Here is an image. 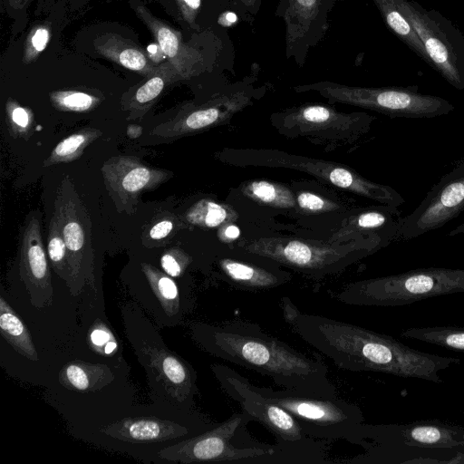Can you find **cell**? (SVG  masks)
Returning <instances> with one entry per match:
<instances>
[{
	"mask_svg": "<svg viewBox=\"0 0 464 464\" xmlns=\"http://www.w3.org/2000/svg\"><path fill=\"white\" fill-rule=\"evenodd\" d=\"M172 228L173 224L170 220H162L151 227L150 231V237L155 240L164 238L170 233Z\"/></svg>",
	"mask_w": 464,
	"mask_h": 464,
	"instance_id": "cell-39",
	"label": "cell"
},
{
	"mask_svg": "<svg viewBox=\"0 0 464 464\" xmlns=\"http://www.w3.org/2000/svg\"><path fill=\"white\" fill-rule=\"evenodd\" d=\"M51 39V26L47 23L35 24L29 32L24 46L23 62L32 63L45 49Z\"/></svg>",
	"mask_w": 464,
	"mask_h": 464,
	"instance_id": "cell-25",
	"label": "cell"
},
{
	"mask_svg": "<svg viewBox=\"0 0 464 464\" xmlns=\"http://www.w3.org/2000/svg\"><path fill=\"white\" fill-rule=\"evenodd\" d=\"M12 121L20 128H26L29 123L28 112L22 107L16 106L13 109Z\"/></svg>",
	"mask_w": 464,
	"mask_h": 464,
	"instance_id": "cell-40",
	"label": "cell"
},
{
	"mask_svg": "<svg viewBox=\"0 0 464 464\" xmlns=\"http://www.w3.org/2000/svg\"><path fill=\"white\" fill-rule=\"evenodd\" d=\"M218 267L220 276L226 282L246 291L272 289L289 280L285 272L228 257L220 259Z\"/></svg>",
	"mask_w": 464,
	"mask_h": 464,
	"instance_id": "cell-17",
	"label": "cell"
},
{
	"mask_svg": "<svg viewBox=\"0 0 464 464\" xmlns=\"http://www.w3.org/2000/svg\"><path fill=\"white\" fill-rule=\"evenodd\" d=\"M399 4L422 41L432 68L452 87L464 92V34L435 9H426L413 0H399Z\"/></svg>",
	"mask_w": 464,
	"mask_h": 464,
	"instance_id": "cell-8",
	"label": "cell"
},
{
	"mask_svg": "<svg viewBox=\"0 0 464 464\" xmlns=\"http://www.w3.org/2000/svg\"><path fill=\"white\" fill-rule=\"evenodd\" d=\"M175 3L179 18L188 30L194 34L208 30L199 22L205 9V0H175Z\"/></svg>",
	"mask_w": 464,
	"mask_h": 464,
	"instance_id": "cell-28",
	"label": "cell"
},
{
	"mask_svg": "<svg viewBox=\"0 0 464 464\" xmlns=\"http://www.w3.org/2000/svg\"><path fill=\"white\" fill-rule=\"evenodd\" d=\"M89 136L90 133H75L62 140L53 152V160H64L72 158L86 144Z\"/></svg>",
	"mask_w": 464,
	"mask_h": 464,
	"instance_id": "cell-31",
	"label": "cell"
},
{
	"mask_svg": "<svg viewBox=\"0 0 464 464\" xmlns=\"http://www.w3.org/2000/svg\"><path fill=\"white\" fill-rule=\"evenodd\" d=\"M88 341L96 353L103 355L112 353L117 348L114 335L103 323H97L91 328Z\"/></svg>",
	"mask_w": 464,
	"mask_h": 464,
	"instance_id": "cell-29",
	"label": "cell"
},
{
	"mask_svg": "<svg viewBox=\"0 0 464 464\" xmlns=\"http://www.w3.org/2000/svg\"><path fill=\"white\" fill-rule=\"evenodd\" d=\"M141 266L162 309L170 317L177 314L180 308V296L176 283L166 273L149 264H142Z\"/></svg>",
	"mask_w": 464,
	"mask_h": 464,
	"instance_id": "cell-23",
	"label": "cell"
},
{
	"mask_svg": "<svg viewBox=\"0 0 464 464\" xmlns=\"http://www.w3.org/2000/svg\"><path fill=\"white\" fill-rule=\"evenodd\" d=\"M459 234H464V221L461 222L459 226H457L455 228H453L450 233V237H455Z\"/></svg>",
	"mask_w": 464,
	"mask_h": 464,
	"instance_id": "cell-42",
	"label": "cell"
},
{
	"mask_svg": "<svg viewBox=\"0 0 464 464\" xmlns=\"http://www.w3.org/2000/svg\"><path fill=\"white\" fill-rule=\"evenodd\" d=\"M54 207L67 249V285L76 295L85 284L94 287V251L89 215L68 177L62 182Z\"/></svg>",
	"mask_w": 464,
	"mask_h": 464,
	"instance_id": "cell-9",
	"label": "cell"
},
{
	"mask_svg": "<svg viewBox=\"0 0 464 464\" xmlns=\"http://www.w3.org/2000/svg\"><path fill=\"white\" fill-rule=\"evenodd\" d=\"M460 1H463V2H464V0H460Z\"/></svg>",
	"mask_w": 464,
	"mask_h": 464,
	"instance_id": "cell-45",
	"label": "cell"
},
{
	"mask_svg": "<svg viewBox=\"0 0 464 464\" xmlns=\"http://www.w3.org/2000/svg\"><path fill=\"white\" fill-rule=\"evenodd\" d=\"M229 9L245 23L253 24L263 0H228Z\"/></svg>",
	"mask_w": 464,
	"mask_h": 464,
	"instance_id": "cell-33",
	"label": "cell"
},
{
	"mask_svg": "<svg viewBox=\"0 0 464 464\" xmlns=\"http://www.w3.org/2000/svg\"><path fill=\"white\" fill-rule=\"evenodd\" d=\"M297 201L301 208L309 210H319L324 207V201L320 197L308 192L301 193Z\"/></svg>",
	"mask_w": 464,
	"mask_h": 464,
	"instance_id": "cell-38",
	"label": "cell"
},
{
	"mask_svg": "<svg viewBox=\"0 0 464 464\" xmlns=\"http://www.w3.org/2000/svg\"><path fill=\"white\" fill-rule=\"evenodd\" d=\"M464 293V268L426 267L351 283L334 297L359 306H401Z\"/></svg>",
	"mask_w": 464,
	"mask_h": 464,
	"instance_id": "cell-4",
	"label": "cell"
},
{
	"mask_svg": "<svg viewBox=\"0 0 464 464\" xmlns=\"http://www.w3.org/2000/svg\"><path fill=\"white\" fill-rule=\"evenodd\" d=\"M152 179V172L142 166L131 169L122 179L121 188L126 192H138L145 188Z\"/></svg>",
	"mask_w": 464,
	"mask_h": 464,
	"instance_id": "cell-32",
	"label": "cell"
},
{
	"mask_svg": "<svg viewBox=\"0 0 464 464\" xmlns=\"http://www.w3.org/2000/svg\"><path fill=\"white\" fill-rule=\"evenodd\" d=\"M93 44L96 52L104 58L145 76L152 75L160 67L150 61L139 45L119 34H104L97 37Z\"/></svg>",
	"mask_w": 464,
	"mask_h": 464,
	"instance_id": "cell-18",
	"label": "cell"
},
{
	"mask_svg": "<svg viewBox=\"0 0 464 464\" xmlns=\"http://www.w3.org/2000/svg\"><path fill=\"white\" fill-rule=\"evenodd\" d=\"M223 1L227 2L229 4L228 0H223Z\"/></svg>",
	"mask_w": 464,
	"mask_h": 464,
	"instance_id": "cell-44",
	"label": "cell"
},
{
	"mask_svg": "<svg viewBox=\"0 0 464 464\" xmlns=\"http://www.w3.org/2000/svg\"><path fill=\"white\" fill-rule=\"evenodd\" d=\"M285 323L304 342L340 369L375 372L442 382L439 372L460 359L411 348L384 334L300 311L288 296L280 301Z\"/></svg>",
	"mask_w": 464,
	"mask_h": 464,
	"instance_id": "cell-1",
	"label": "cell"
},
{
	"mask_svg": "<svg viewBox=\"0 0 464 464\" xmlns=\"http://www.w3.org/2000/svg\"><path fill=\"white\" fill-rule=\"evenodd\" d=\"M297 91H317L334 101L347 102L378 111L391 117L430 119L450 113L448 100L418 92V87H351L332 82L296 87Z\"/></svg>",
	"mask_w": 464,
	"mask_h": 464,
	"instance_id": "cell-7",
	"label": "cell"
},
{
	"mask_svg": "<svg viewBox=\"0 0 464 464\" xmlns=\"http://www.w3.org/2000/svg\"><path fill=\"white\" fill-rule=\"evenodd\" d=\"M50 96L54 105L72 111H88L98 102L96 97L77 91L54 92Z\"/></svg>",
	"mask_w": 464,
	"mask_h": 464,
	"instance_id": "cell-27",
	"label": "cell"
},
{
	"mask_svg": "<svg viewBox=\"0 0 464 464\" xmlns=\"http://www.w3.org/2000/svg\"><path fill=\"white\" fill-rule=\"evenodd\" d=\"M11 6L14 8H22L28 2V0H8Z\"/></svg>",
	"mask_w": 464,
	"mask_h": 464,
	"instance_id": "cell-43",
	"label": "cell"
},
{
	"mask_svg": "<svg viewBox=\"0 0 464 464\" xmlns=\"http://www.w3.org/2000/svg\"><path fill=\"white\" fill-rule=\"evenodd\" d=\"M225 234H226V236L227 237L235 239V238L238 237V236L240 234V231H239L237 227H236V226H229L226 229Z\"/></svg>",
	"mask_w": 464,
	"mask_h": 464,
	"instance_id": "cell-41",
	"label": "cell"
},
{
	"mask_svg": "<svg viewBox=\"0 0 464 464\" xmlns=\"http://www.w3.org/2000/svg\"><path fill=\"white\" fill-rule=\"evenodd\" d=\"M388 29L422 61L432 67L422 41L400 8L399 0H372Z\"/></svg>",
	"mask_w": 464,
	"mask_h": 464,
	"instance_id": "cell-20",
	"label": "cell"
},
{
	"mask_svg": "<svg viewBox=\"0 0 464 464\" xmlns=\"http://www.w3.org/2000/svg\"><path fill=\"white\" fill-rule=\"evenodd\" d=\"M401 336L464 353V327L461 326L409 327L401 332Z\"/></svg>",
	"mask_w": 464,
	"mask_h": 464,
	"instance_id": "cell-22",
	"label": "cell"
},
{
	"mask_svg": "<svg viewBox=\"0 0 464 464\" xmlns=\"http://www.w3.org/2000/svg\"><path fill=\"white\" fill-rule=\"evenodd\" d=\"M337 0H278L275 15L285 24V54L303 67L311 49L324 38Z\"/></svg>",
	"mask_w": 464,
	"mask_h": 464,
	"instance_id": "cell-10",
	"label": "cell"
},
{
	"mask_svg": "<svg viewBox=\"0 0 464 464\" xmlns=\"http://www.w3.org/2000/svg\"><path fill=\"white\" fill-rule=\"evenodd\" d=\"M142 352L170 395L181 405L191 406L198 391L196 372L191 365L165 348L146 346Z\"/></svg>",
	"mask_w": 464,
	"mask_h": 464,
	"instance_id": "cell-15",
	"label": "cell"
},
{
	"mask_svg": "<svg viewBox=\"0 0 464 464\" xmlns=\"http://www.w3.org/2000/svg\"><path fill=\"white\" fill-rule=\"evenodd\" d=\"M253 419L246 412L233 413L226 420L177 444L164 448L160 458L172 462L232 461L260 464L276 453V445L256 440L247 430Z\"/></svg>",
	"mask_w": 464,
	"mask_h": 464,
	"instance_id": "cell-5",
	"label": "cell"
},
{
	"mask_svg": "<svg viewBox=\"0 0 464 464\" xmlns=\"http://www.w3.org/2000/svg\"><path fill=\"white\" fill-rule=\"evenodd\" d=\"M227 218L225 208L214 202L201 200L188 214V219L194 224L208 227H217Z\"/></svg>",
	"mask_w": 464,
	"mask_h": 464,
	"instance_id": "cell-26",
	"label": "cell"
},
{
	"mask_svg": "<svg viewBox=\"0 0 464 464\" xmlns=\"http://www.w3.org/2000/svg\"><path fill=\"white\" fill-rule=\"evenodd\" d=\"M253 387L285 409L308 437L359 444L364 417L358 405L337 397L319 398L287 389L274 390L254 384Z\"/></svg>",
	"mask_w": 464,
	"mask_h": 464,
	"instance_id": "cell-6",
	"label": "cell"
},
{
	"mask_svg": "<svg viewBox=\"0 0 464 464\" xmlns=\"http://www.w3.org/2000/svg\"><path fill=\"white\" fill-rule=\"evenodd\" d=\"M116 440L131 442H158L177 439L190 433V428L155 417L125 418L102 429Z\"/></svg>",
	"mask_w": 464,
	"mask_h": 464,
	"instance_id": "cell-16",
	"label": "cell"
},
{
	"mask_svg": "<svg viewBox=\"0 0 464 464\" xmlns=\"http://www.w3.org/2000/svg\"><path fill=\"white\" fill-rule=\"evenodd\" d=\"M47 254L54 272L67 284L69 280L67 249L61 225L54 213L49 226Z\"/></svg>",
	"mask_w": 464,
	"mask_h": 464,
	"instance_id": "cell-24",
	"label": "cell"
},
{
	"mask_svg": "<svg viewBox=\"0 0 464 464\" xmlns=\"http://www.w3.org/2000/svg\"><path fill=\"white\" fill-rule=\"evenodd\" d=\"M19 272L31 304L36 308L50 306L53 295L52 278L35 214L30 216L23 234Z\"/></svg>",
	"mask_w": 464,
	"mask_h": 464,
	"instance_id": "cell-13",
	"label": "cell"
},
{
	"mask_svg": "<svg viewBox=\"0 0 464 464\" xmlns=\"http://www.w3.org/2000/svg\"><path fill=\"white\" fill-rule=\"evenodd\" d=\"M0 331L3 338L18 353L33 362L38 361L29 330L4 297L0 298Z\"/></svg>",
	"mask_w": 464,
	"mask_h": 464,
	"instance_id": "cell-21",
	"label": "cell"
},
{
	"mask_svg": "<svg viewBox=\"0 0 464 464\" xmlns=\"http://www.w3.org/2000/svg\"><path fill=\"white\" fill-rule=\"evenodd\" d=\"M195 342L211 355L270 378L282 389L319 398H336V388L321 361L300 353L244 320L191 325Z\"/></svg>",
	"mask_w": 464,
	"mask_h": 464,
	"instance_id": "cell-2",
	"label": "cell"
},
{
	"mask_svg": "<svg viewBox=\"0 0 464 464\" xmlns=\"http://www.w3.org/2000/svg\"><path fill=\"white\" fill-rule=\"evenodd\" d=\"M464 210V160L430 189L420 204L403 217L396 241L410 240L443 227Z\"/></svg>",
	"mask_w": 464,
	"mask_h": 464,
	"instance_id": "cell-11",
	"label": "cell"
},
{
	"mask_svg": "<svg viewBox=\"0 0 464 464\" xmlns=\"http://www.w3.org/2000/svg\"><path fill=\"white\" fill-rule=\"evenodd\" d=\"M161 267L171 277H178L183 274L188 265V258L174 253H166L160 258Z\"/></svg>",
	"mask_w": 464,
	"mask_h": 464,
	"instance_id": "cell-35",
	"label": "cell"
},
{
	"mask_svg": "<svg viewBox=\"0 0 464 464\" xmlns=\"http://www.w3.org/2000/svg\"><path fill=\"white\" fill-rule=\"evenodd\" d=\"M304 118L310 122H323L329 119L331 111L324 106H307L302 111Z\"/></svg>",
	"mask_w": 464,
	"mask_h": 464,
	"instance_id": "cell-36",
	"label": "cell"
},
{
	"mask_svg": "<svg viewBox=\"0 0 464 464\" xmlns=\"http://www.w3.org/2000/svg\"><path fill=\"white\" fill-rule=\"evenodd\" d=\"M371 444L452 450L464 454V428L438 420L406 424L363 423L358 445Z\"/></svg>",
	"mask_w": 464,
	"mask_h": 464,
	"instance_id": "cell-12",
	"label": "cell"
},
{
	"mask_svg": "<svg viewBox=\"0 0 464 464\" xmlns=\"http://www.w3.org/2000/svg\"><path fill=\"white\" fill-rule=\"evenodd\" d=\"M249 190L251 194L256 198L276 205L287 204V198L285 191H282L279 187L275 186L266 181H256L250 184Z\"/></svg>",
	"mask_w": 464,
	"mask_h": 464,
	"instance_id": "cell-30",
	"label": "cell"
},
{
	"mask_svg": "<svg viewBox=\"0 0 464 464\" xmlns=\"http://www.w3.org/2000/svg\"><path fill=\"white\" fill-rule=\"evenodd\" d=\"M58 379L71 391L95 392L111 383L114 376L105 364L73 361L62 368Z\"/></svg>",
	"mask_w": 464,
	"mask_h": 464,
	"instance_id": "cell-19",
	"label": "cell"
},
{
	"mask_svg": "<svg viewBox=\"0 0 464 464\" xmlns=\"http://www.w3.org/2000/svg\"><path fill=\"white\" fill-rule=\"evenodd\" d=\"M363 452L347 459L334 460L341 464H403V463H464V454L443 449H424L414 446L365 445Z\"/></svg>",
	"mask_w": 464,
	"mask_h": 464,
	"instance_id": "cell-14",
	"label": "cell"
},
{
	"mask_svg": "<svg viewBox=\"0 0 464 464\" xmlns=\"http://www.w3.org/2000/svg\"><path fill=\"white\" fill-rule=\"evenodd\" d=\"M211 370L226 394L275 436L276 453L260 464L329 463L328 440L308 437L285 409L259 393L236 370L223 364H213Z\"/></svg>",
	"mask_w": 464,
	"mask_h": 464,
	"instance_id": "cell-3",
	"label": "cell"
},
{
	"mask_svg": "<svg viewBox=\"0 0 464 464\" xmlns=\"http://www.w3.org/2000/svg\"><path fill=\"white\" fill-rule=\"evenodd\" d=\"M219 116V110L214 107L192 112L185 121L188 128L196 130L207 127L215 122Z\"/></svg>",
	"mask_w": 464,
	"mask_h": 464,
	"instance_id": "cell-34",
	"label": "cell"
},
{
	"mask_svg": "<svg viewBox=\"0 0 464 464\" xmlns=\"http://www.w3.org/2000/svg\"><path fill=\"white\" fill-rule=\"evenodd\" d=\"M331 182L340 188H350L354 182L353 174L343 168H336L330 173Z\"/></svg>",
	"mask_w": 464,
	"mask_h": 464,
	"instance_id": "cell-37",
	"label": "cell"
}]
</instances>
